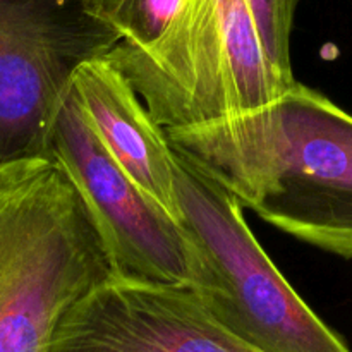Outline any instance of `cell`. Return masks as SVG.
<instances>
[{"label":"cell","instance_id":"cell-5","mask_svg":"<svg viewBox=\"0 0 352 352\" xmlns=\"http://www.w3.org/2000/svg\"><path fill=\"white\" fill-rule=\"evenodd\" d=\"M119 41L81 0H0V165L45 157L74 71Z\"/></svg>","mask_w":352,"mask_h":352},{"label":"cell","instance_id":"cell-7","mask_svg":"<svg viewBox=\"0 0 352 352\" xmlns=\"http://www.w3.org/2000/svg\"><path fill=\"white\" fill-rule=\"evenodd\" d=\"M48 352H258L189 287L109 275L71 306Z\"/></svg>","mask_w":352,"mask_h":352},{"label":"cell","instance_id":"cell-2","mask_svg":"<svg viewBox=\"0 0 352 352\" xmlns=\"http://www.w3.org/2000/svg\"><path fill=\"white\" fill-rule=\"evenodd\" d=\"M109 275L64 172L47 157L0 165V352H48L65 311Z\"/></svg>","mask_w":352,"mask_h":352},{"label":"cell","instance_id":"cell-6","mask_svg":"<svg viewBox=\"0 0 352 352\" xmlns=\"http://www.w3.org/2000/svg\"><path fill=\"white\" fill-rule=\"evenodd\" d=\"M45 157L71 181L102 241L112 275L189 287L198 256L177 220L155 206L110 158L69 86Z\"/></svg>","mask_w":352,"mask_h":352},{"label":"cell","instance_id":"cell-1","mask_svg":"<svg viewBox=\"0 0 352 352\" xmlns=\"http://www.w3.org/2000/svg\"><path fill=\"white\" fill-rule=\"evenodd\" d=\"M165 134L243 210L352 260V116L322 91L294 81L270 105Z\"/></svg>","mask_w":352,"mask_h":352},{"label":"cell","instance_id":"cell-9","mask_svg":"<svg viewBox=\"0 0 352 352\" xmlns=\"http://www.w3.org/2000/svg\"><path fill=\"white\" fill-rule=\"evenodd\" d=\"M182 0H81L82 10L122 43L148 48L165 33Z\"/></svg>","mask_w":352,"mask_h":352},{"label":"cell","instance_id":"cell-8","mask_svg":"<svg viewBox=\"0 0 352 352\" xmlns=\"http://www.w3.org/2000/svg\"><path fill=\"white\" fill-rule=\"evenodd\" d=\"M71 93L120 170L155 206L179 222L174 150L126 76L105 55L89 58L72 74Z\"/></svg>","mask_w":352,"mask_h":352},{"label":"cell","instance_id":"cell-10","mask_svg":"<svg viewBox=\"0 0 352 352\" xmlns=\"http://www.w3.org/2000/svg\"><path fill=\"white\" fill-rule=\"evenodd\" d=\"M301 0H246L265 55L275 71L294 82L291 65V33Z\"/></svg>","mask_w":352,"mask_h":352},{"label":"cell","instance_id":"cell-3","mask_svg":"<svg viewBox=\"0 0 352 352\" xmlns=\"http://www.w3.org/2000/svg\"><path fill=\"white\" fill-rule=\"evenodd\" d=\"M172 150L179 222L198 256L191 291L217 323L258 352H351L265 253L236 196Z\"/></svg>","mask_w":352,"mask_h":352},{"label":"cell","instance_id":"cell-4","mask_svg":"<svg viewBox=\"0 0 352 352\" xmlns=\"http://www.w3.org/2000/svg\"><path fill=\"white\" fill-rule=\"evenodd\" d=\"M105 58L164 129L253 112L292 85L265 55L246 0H182L151 47L119 41Z\"/></svg>","mask_w":352,"mask_h":352}]
</instances>
